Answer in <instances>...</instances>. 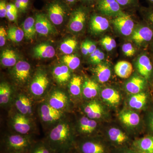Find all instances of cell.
Here are the masks:
<instances>
[{
	"instance_id": "obj_1",
	"label": "cell",
	"mask_w": 153,
	"mask_h": 153,
	"mask_svg": "<svg viewBox=\"0 0 153 153\" xmlns=\"http://www.w3.org/2000/svg\"><path fill=\"white\" fill-rule=\"evenodd\" d=\"M44 139L56 153H68L74 149L76 139L67 116L48 131Z\"/></svg>"
},
{
	"instance_id": "obj_2",
	"label": "cell",
	"mask_w": 153,
	"mask_h": 153,
	"mask_svg": "<svg viewBox=\"0 0 153 153\" xmlns=\"http://www.w3.org/2000/svg\"><path fill=\"white\" fill-rule=\"evenodd\" d=\"M36 141L34 135L5 134L1 139V153H29Z\"/></svg>"
},
{
	"instance_id": "obj_3",
	"label": "cell",
	"mask_w": 153,
	"mask_h": 153,
	"mask_svg": "<svg viewBox=\"0 0 153 153\" xmlns=\"http://www.w3.org/2000/svg\"><path fill=\"white\" fill-rule=\"evenodd\" d=\"M38 112L42 125L49 130L67 116V112L53 108L46 101L39 105Z\"/></svg>"
},
{
	"instance_id": "obj_4",
	"label": "cell",
	"mask_w": 153,
	"mask_h": 153,
	"mask_svg": "<svg viewBox=\"0 0 153 153\" xmlns=\"http://www.w3.org/2000/svg\"><path fill=\"white\" fill-rule=\"evenodd\" d=\"M10 117V124L13 133L22 135H34L36 126L33 118L26 116L18 112H13Z\"/></svg>"
},
{
	"instance_id": "obj_5",
	"label": "cell",
	"mask_w": 153,
	"mask_h": 153,
	"mask_svg": "<svg viewBox=\"0 0 153 153\" xmlns=\"http://www.w3.org/2000/svg\"><path fill=\"white\" fill-rule=\"evenodd\" d=\"M74 148L78 153H109L104 143L91 137L76 139Z\"/></svg>"
},
{
	"instance_id": "obj_6",
	"label": "cell",
	"mask_w": 153,
	"mask_h": 153,
	"mask_svg": "<svg viewBox=\"0 0 153 153\" xmlns=\"http://www.w3.org/2000/svg\"><path fill=\"white\" fill-rule=\"evenodd\" d=\"M49 83L50 81L47 74L43 71H38L30 83V95L35 99L45 97L47 95Z\"/></svg>"
},
{
	"instance_id": "obj_7",
	"label": "cell",
	"mask_w": 153,
	"mask_h": 153,
	"mask_svg": "<svg viewBox=\"0 0 153 153\" xmlns=\"http://www.w3.org/2000/svg\"><path fill=\"white\" fill-rule=\"evenodd\" d=\"M46 102L53 108L67 112L70 100L66 92L59 89H54L47 95Z\"/></svg>"
},
{
	"instance_id": "obj_8",
	"label": "cell",
	"mask_w": 153,
	"mask_h": 153,
	"mask_svg": "<svg viewBox=\"0 0 153 153\" xmlns=\"http://www.w3.org/2000/svg\"><path fill=\"white\" fill-rule=\"evenodd\" d=\"M96 8L102 15L116 17L125 13L117 0H98Z\"/></svg>"
},
{
	"instance_id": "obj_9",
	"label": "cell",
	"mask_w": 153,
	"mask_h": 153,
	"mask_svg": "<svg viewBox=\"0 0 153 153\" xmlns=\"http://www.w3.org/2000/svg\"><path fill=\"white\" fill-rule=\"evenodd\" d=\"M14 104L18 112L33 118L34 109L32 97L24 94H20L15 97Z\"/></svg>"
},
{
	"instance_id": "obj_10",
	"label": "cell",
	"mask_w": 153,
	"mask_h": 153,
	"mask_svg": "<svg viewBox=\"0 0 153 153\" xmlns=\"http://www.w3.org/2000/svg\"><path fill=\"white\" fill-rule=\"evenodd\" d=\"M113 23L114 27L123 36H129L133 33L134 22L129 15L125 13L114 17Z\"/></svg>"
},
{
	"instance_id": "obj_11",
	"label": "cell",
	"mask_w": 153,
	"mask_h": 153,
	"mask_svg": "<svg viewBox=\"0 0 153 153\" xmlns=\"http://www.w3.org/2000/svg\"><path fill=\"white\" fill-rule=\"evenodd\" d=\"M13 71L14 78L17 82L21 84H25L30 79L31 66L28 62L20 60L14 66Z\"/></svg>"
},
{
	"instance_id": "obj_12",
	"label": "cell",
	"mask_w": 153,
	"mask_h": 153,
	"mask_svg": "<svg viewBox=\"0 0 153 153\" xmlns=\"http://www.w3.org/2000/svg\"><path fill=\"white\" fill-rule=\"evenodd\" d=\"M132 39L139 45L152 43L153 41V28L149 25L142 26L134 31Z\"/></svg>"
},
{
	"instance_id": "obj_13",
	"label": "cell",
	"mask_w": 153,
	"mask_h": 153,
	"mask_svg": "<svg viewBox=\"0 0 153 153\" xmlns=\"http://www.w3.org/2000/svg\"><path fill=\"white\" fill-rule=\"evenodd\" d=\"M87 14L85 9L79 8L74 11L71 16L69 27L74 32H79L84 28Z\"/></svg>"
},
{
	"instance_id": "obj_14",
	"label": "cell",
	"mask_w": 153,
	"mask_h": 153,
	"mask_svg": "<svg viewBox=\"0 0 153 153\" xmlns=\"http://www.w3.org/2000/svg\"><path fill=\"white\" fill-rule=\"evenodd\" d=\"M35 26L37 33L42 36H47L55 32L54 26L44 14L36 15Z\"/></svg>"
},
{
	"instance_id": "obj_15",
	"label": "cell",
	"mask_w": 153,
	"mask_h": 153,
	"mask_svg": "<svg viewBox=\"0 0 153 153\" xmlns=\"http://www.w3.org/2000/svg\"><path fill=\"white\" fill-rule=\"evenodd\" d=\"M137 66L140 74L145 79L150 78L153 70V64L150 57L146 54L140 55L137 60Z\"/></svg>"
},
{
	"instance_id": "obj_16",
	"label": "cell",
	"mask_w": 153,
	"mask_h": 153,
	"mask_svg": "<svg viewBox=\"0 0 153 153\" xmlns=\"http://www.w3.org/2000/svg\"><path fill=\"white\" fill-rule=\"evenodd\" d=\"M108 136L110 141L117 147L118 149L126 147V145L129 141L128 137L125 133L115 128L110 129Z\"/></svg>"
},
{
	"instance_id": "obj_17",
	"label": "cell",
	"mask_w": 153,
	"mask_h": 153,
	"mask_svg": "<svg viewBox=\"0 0 153 153\" xmlns=\"http://www.w3.org/2000/svg\"><path fill=\"white\" fill-rule=\"evenodd\" d=\"M49 19L54 25H61L64 21L66 12L63 6L59 3L51 4L48 9Z\"/></svg>"
},
{
	"instance_id": "obj_18",
	"label": "cell",
	"mask_w": 153,
	"mask_h": 153,
	"mask_svg": "<svg viewBox=\"0 0 153 153\" xmlns=\"http://www.w3.org/2000/svg\"><path fill=\"white\" fill-rule=\"evenodd\" d=\"M131 148L137 153H153V137L147 136L134 141Z\"/></svg>"
},
{
	"instance_id": "obj_19",
	"label": "cell",
	"mask_w": 153,
	"mask_h": 153,
	"mask_svg": "<svg viewBox=\"0 0 153 153\" xmlns=\"http://www.w3.org/2000/svg\"><path fill=\"white\" fill-rule=\"evenodd\" d=\"M97 126V122L95 120L83 116L79 119L77 128L79 134L86 136V137H89V136L95 131Z\"/></svg>"
},
{
	"instance_id": "obj_20",
	"label": "cell",
	"mask_w": 153,
	"mask_h": 153,
	"mask_svg": "<svg viewBox=\"0 0 153 153\" xmlns=\"http://www.w3.org/2000/svg\"><path fill=\"white\" fill-rule=\"evenodd\" d=\"M52 74L56 82L62 85H66L71 78L70 69L65 65L55 67L53 69Z\"/></svg>"
},
{
	"instance_id": "obj_21",
	"label": "cell",
	"mask_w": 153,
	"mask_h": 153,
	"mask_svg": "<svg viewBox=\"0 0 153 153\" xmlns=\"http://www.w3.org/2000/svg\"><path fill=\"white\" fill-rule=\"evenodd\" d=\"M109 22L105 17L101 15H94L90 21V28L93 33H102L109 27Z\"/></svg>"
},
{
	"instance_id": "obj_22",
	"label": "cell",
	"mask_w": 153,
	"mask_h": 153,
	"mask_svg": "<svg viewBox=\"0 0 153 153\" xmlns=\"http://www.w3.org/2000/svg\"><path fill=\"white\" fill-rule=\"evenodd\" d=\"M83 110L88 117L93 120L100 118L103 112L101 105L96 101L90 102L85 105Z\"/></svg>"
},
{
	"instance_id": "obj_23",
	"label": "cell",
	"mask_w": 153,
	"mask_h": 153,
	"mask_svg": "<svg viewBox=\"0 0 153 153\" xmlns=\"http://www.w3.org/2000/svg\"><path fill=\"white\" fill-rule=\"evenodd\" d=\"M146 84V80L141 76H134L127 82L126 89L129 93L135 94L141 92Z\"/></svg>"
},
{
	"instance_id": "obj_24",
	"label": "cell",
	"mask_w": 153,
	"mask_h": 153,
	"mask_svg": "<svg viewBox=\"0 0 153 153\" xmlns=\"http://www.w3.org/2000/svg\"><path fill=\"white\" fill-rule=\"evenodd\" d=\"M34 53L36 57L41 58H51L55 56L54 47L47 44H39L35 47Z\"/></svg>"
},
{
	"instance_id": "obj_25",
	"label": "cell",
	"mask_w": 153,
	"mask_h": 153,
	"mask_svg": "<svg viewBox=\"0 0 153 153\" xmlns=\"http://www.w3.org/2000/svg\"><path fill=\"white\" fill-rule=\"evenodd\" d=\"M119 118L122 122L128 126H136L140 123L139 116L131 111H124L120 113Z\"/></svg>"
},
{
	"instance_id": "obj_26",
	"label": "cell",
	"mask_w": 153,
	"mask_h": 153,
	"mask_svg": "<svg viewBox=\"0 0 153 153\" xmlns=\"http://www.w3.org/2000/svg\"><path fill=\"white\" fill-rule=\"evenodd\" d=\"M114 71L116 74L121 78H127L132 73V65L128 61H119L115 66Z\"/></svg>"
},
{
	"instance_id": "obj_27",
	"label": "cell",
	"mask_w": 153,
	"mask_h": 153,
	"mask_svg": "<svg viewBox=\"0 0 153 153\" xmlns=\"http://www.w3.org/2000/svg\"><path fill=\"white\" fill-rule=\"evenodd\" d=\"M82 88L83 96L88 99L94 98L98 94V84L92 79H86L84 82Z\"/></svg>"
},
{
	"instance_id": "obj_28",
	"label": "cell",
	"mask_w": 153,
	"mask_h": 153,
	"mask_svg": "<svg viewBox=\"0 0 153 153\" xmlns=\"http://www.w3.org/2000/svg\"><path fill=\"white\" fill-rule=\"evenodd\" d=\"M12 90L10 86L6 82H2L0 85V104L6 107L11 102L12 99Z\"/></svg>"
},
{
	"instance_id": "obj_29",
	"label": "cell",
	"mask_w": 153,
	"mask_h": 153,
	"mask_svg": "<svg viewBox=\"0 0 153 153\" xmlns=\"http://www.w3.org/2000/svg\"><path fill=\"white\" fill-rule=\"evenodd\" d=\"M101 97L105 101L111 105L117 104L120 100V96L119 92L115 89L109 88L102 91Z\"/></svg>"
},
{
	"instance_id": "obj_30",
	"label": "cell",
	"mask_w": 153,
	"mask_h": 153,
	"mask_svg": "<svg viewBox=\"0 0 153 153\" xmlns=\"http://www.w3.org/2000/svg\"><path fill=\"white\" fill-rule=\"evenodd\" d=\"M94 72L98 81L101 83L107 82L111 75L109 67L102 63H99L94 69Z\"/></svg>"
},
{
	"instance_id": "obj_31",
	"label": "cell",
	"mask_w": 153,
	"mask_h": 153,
	"mask_svg": "<svg viewBox=\"0 0 153 153\" xmlns=\"http://www.w3.org/2000/svg\"><path fill=\"white\" fill-rule=\"evenodd\" d=\"M23 30L25 37L28 40H32L35 37L36 32L35 20L32 17H28L25 19L23 24Z\"/></svg>"
},
{
	"instance_id": "obj_32",
	"label": "cell",
	"mask_w": 153,
	"mask_h": 153,
	"mask_svg": "<svg viewBox=\"0 0 153 153\" xmlns=\"http://www.w3.org/2000/svg\"><path fill=\"white\" fill-rule=\"evenodd\" d=\"M1 63L6 67L15 66L17 62L16 55L14 51L11 49L4 50L1 56Z\"/></svg>"
},
{
	"instance_id": "obj_33",
	"label": "cell",
	"mask_w": 153,
	"mask_h": 153,
	"mask_svg": "<svg viewBox=\"0 0 153 153\" xmlns=\"http://www.w3.org/2000/svg\"><path fill=\"white\" fill-rule=\"evenodd\" d=\"M29 153H56L43 139L36 140L32 146Z\"/></svg>"
},
{
	"instance_id": "obj_34",
	"label": "cell",
	"mask_w": 153,
	"mask_h": 153,
	"mask_svg": "<svg viewBox=\"0 0 153 153\" xmlns=\"http://www.w3.org/2000/svg\"><path fill=\"white\" fill-rule=\"evenodd\" d=\"M82 78L80 76H73L68 84L69 93L73 96L80 95L82 91Z\"/></svg>"
},
{
	"instance_id": "obj_35",
	"label": "cell",
	"mask_w": 153,
	"mask_h": 153,
	"mask_svg": "<svg viewBox=\"0 0 153 153\" xmlns=\"http://www.w3.org/2000/svg\"><path fill=\"white\" fill-rule=\"evenodd\" d=\"M147 100V96L143 92L134 94L129 100V105L132 108L140 109L144 106Z\"/></svg>"
},
{
	"instance_id": "obj_36",
	"label": "cell",
	"mask_w": 153,
	"mask_h": 153,
	"mask_svg": "<svg viewBox=\"0 0 153 153\" xmlns=\"http://www.w3.org/2000/svg\"><path fill=\"white\" fill-rule=\"evenodd\" d=\"M7 37L13 42H21L25 37V33L22 29L17 27H12L7 31Z\"/></svg>"
},
{
	"instance_id": "obj_37",
	"label": "cell",
	"mask_w": 153,
	"mask_h": 153,
	"mask_svg": "<svg viewBox=\"0 0 153 153\" xmlns=\"http://www.w3.org/2000/svg\"><path fill=\"white\" fill-rule=\"evenodd\" d=\"M63 61L65 65L72 70L76 69L80 64V59L76 55L71 54L63 56Z\"/></svg>"
},
{
	"instance_id": "obj_38",
	"label": "cell",
	"mask_w": 153,
	"mask_h": 153,
	"mask_svg": "<svg viewBox=\"0 0 153 153\" xmlns=\"http://www.w3.org/2000/svg\"><path fill=\"white\" fill-rule=\"evenodd\" d=\"M77 42L73 39H68L63 42L60 45L61 51L66 55H70L76 49Z\"/></svg>"
},
{
	"instance_id": "obj_39",
	"label": "cell",
	"mask_w": 153,
	"mask_h": 153,
	"mask_svg": "<svg viewBox=\"0 0 153 153\" xmlns=\"http://www.w3.org/2000/svg\"><path fill=\"white\" fill-rule=\"evenodd\" d=\"M101 45L105 50L111 51L116 47V42L115 41L109 36H106L101 40Z\"/></svg>"
},
{
	"instance_id": "obj_40",
	"label": "cell",
	"mask_w": 153,
	"mask_h": 153,
	"mask_svg": "<svg viewBox=\"0 0 153 153\" xmlns=\"http://www.w3.org/2000/svg\"><path fill=\"white\" fill-rule=\"evenodd\" d=\"M104 58V53L101 52L99 49H97L92 54H90L91 61L96 64L100 63Z\"/></svg>"
},
{
	"instance_id": "obj_41",
	"label": "cell",
	"mask_w": 153,
	"mask_h": 153,
	"mask_svg": "<svg viewBox=\"0 0 153 153\" xmlns=\"http://www.w3.org/2000/svg\"><path fill=\"white\" fill-rule=\"evenodd\" d=\"M143 13L149 25L153 28V7H149V8L143 9Z\"/></svg>"
},
{
	"instance_id": "obj_42",
	"label": "cell",
	"mask_w": 153,
	"mask_h": 153,
	"mask_svg": "<svg viewBox=\"0 0 153 153\" xmlns=\"http://www.w3.org/2000/svg\"><path fill=\"white\" fill-rule=\"evenodd\" d=\"M122 51L124 55L127 57H131L134 55L135 49L130 43H126L123 45Z\"/></svg>"
},
{
	"instance_id": "obj_43",
	"label": "cell",
	"mask_w": 153,
	"mask_h": 153,
	"mask_svg": "<svg viewBox=\"0 0 153 153\" xmlns=\"http://www.w3.org/2000/svg\"><path fill=\"white\" fill-rule=\"evenodd\" d=\"M122 8L132 7H136L138 4V0H117Z\"/></svg>"
},
{
	"instance_id": "obj_44",
	"label": "cell",
	"mask_w": 153,
	"mask_h": 153,
	"mask_svg": "<svg viewBox=\"0 0 153 153\" xmlns=\"http://www.w3.org/2000/svg\"><path fill=\"white\" fill-rule=\"evenodd\" d=\"M18 9L15 8L7 10V17L10 21H14L17 19Z\"/></svg>"
},
{
	"instance_id": "obj_45",
	"label": "cell",
	"mask_w": 153,
	"mask_h": 153,
	"mask_svg": "<svg viewBox=\"0 0 153 153\" xmlns=\"http://www.w3.org/2000/svg\"><path fill=\"white\" fill-rule=\"evenodd\" d=\"M7 33L3 27L0 28V47H3L6 44Z\"/></svg>"
},
{
	"instance_id": "obj_46",
	"label": "cell",
	"mask_w": 153,
	"mask_h": 153,
	"mask_svg": "<svg viewBox=\"0 0 153 153\" xmlns=\"http://www.w3.org/2000/svg\"><path fill=\"white\" fill-rule=\"evenodd\" d=\"M7 5L5 1L1 0L0 1V17L1 18L7 17Z\"/></svg>"
},
{
	"instance_id": "obj_47",
	"label": "cell",
	"mask_w": 153,
	"mask_h": 153,
	"mask_svg": "<svg viewBox=\"0 0 153 153\" xmlns=\"http://www.w3.org/2000/svg\"><path fill=\"white\" fill-rule=\"evenodd\" d=\"M116 153H137L132 149H129L127 147L119 148L117 150Z\"/></svg>"
},
{
	"instance_id": "obj_48",
	"label": "cell",
	"mask_w": 153,
	"mask_h": 153,
	"mask_svg": "<svg viewBox=\"0 0 153 153\" xmlns=\"http://www.w3.org/2000/svg\"><path fill=\"white\" fill-rule=\"evenodd\" d=\"M88 47V54H92L96 50L97 47L95 44L93 42L90 41H87Z\"/></svg>"
},
{
	"instance_id": "obj_49",
	"label": "cell",
	"mask_w": 153,
	"mask_h": 153,
	"mask_svg": "<svg viewBox=\"0 0 153 153\" xmlns=\"http://www.w3.org/2000/svg\"><path fill=\"white\" fill-rule=\"evenodd\" d=\"M81 52L83 55H86L88 54V47L87 41L83 42L81 44Z\"/></svg>"
},
{
	"instance_id": "obj_50",
	"label": "cell",
	"mask_w": 153,
	"mask_h": 153,
	"mask_svg": "<svg viewBox=\"0 0 153 153\" xmlns=\"http://www.w3.org/2000/svg\"><path fill=\"white\" fill-rule=\"evenodd\" d=\"M29 0H22V11L25 10L27 8Z\"/></svg>"
},
{
	"instance_id": "obj_51",
	"label": "cell",
	"mask_w": 153,
	"mask_h": 153,
	"mask_svg": "<svg viewBox=\"0 0 153 153\" xmlns=\"http://www.w3.org/2000/svg\"><path fill=\"white\" fill-rule=\"evenodd\" d=\"M150 125L153 131V114L151 115L150 118Z\"/></svg>"
},
{
	"instance_id": "obj_52",
	"label": "cell",
	"mask_w": 153,
	"mask_h": 153,
	"mask_svg": "<svg viewBox=\"0 0 153 153\" xmlns=\"http://www.w3.org/2000/svg\"><path fill=\"white\" fill-rule=\"evenodd\" d=\"M66 1L69 4H74L76 3L78 0H66Z\"/></svg>"
},
{
	"instance_id": "obj_53",
	"label": "cell",
	"mask_w": 153,
	"mask_h": 153,
	"mask_svg": "<svg viewBox=\"0 0 153 153\" xmlns=\"http://www.w3.org/2000/svg\"><path fill=\"white\" fill-rule=\"evenodd\" d=\"M149 4L150 7H153V0H147Z\"/></svg>"
},
{
	"instance_id": "obj_54",
	"label": "cell",
	"mask_w": 153,
	"mask_h": 153,
	"mask_svg": "<svg viewBox=\"0 0 153 153\" xmlns=\"http://www.w3.org/2000/svg\"><path fill=\"white\" fill-rule=\"evenodd\" d=\"M68 153H78L77 152V151H76V150L75 149V148H74V149H73L72 150H71L70 151V152H68Z\"/></svg>"
},
{
	"instance_id": "obj_55",
	"label": "cell",
	"mask_w": 153,
	"mask_h": 153,
	"mask_svg": "<svg viewBox=\"0 0 153 153\" xmlns=\"http://www.w3.org/2000/svg\"><path fill=\"white\" fill-rule=\"evenodd\" d=\"M86 2H92L95 1H97V2L98 1V0H84Z\"/></svg>"
},
{
	"instance_id": "obj_56",
	"label": "cell",
	"mask_w": 153,
	"mask_h": 153,
	"mask_svg": "<svg viewBox=\"0 0 153 153\" xmlns=\"http://www.w3.org/2000/svg\"><path fill=\"white\" fill-rule=\"evenodd\" d=\"M150 47L151 50H152V52H153V41L151 43Z\"/></svg>"
}]
</instances>
